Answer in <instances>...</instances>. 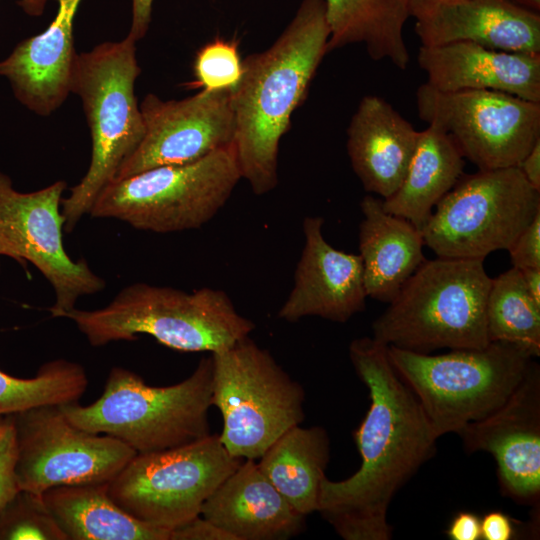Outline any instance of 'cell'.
<instances>
[{
  "mask_svg": "<svg viewBox=\"0 0 540 540\" xmlns=\"http://www.w3.org/2000/svg\"><path fill=\"white\" fill-rule=\"evenodd\" d=\"M67 540L42 495L20 489L0 508V540Z\"/></svg>",
  "mask_w": 540,
  "mask_h": 540,
  "instance_id": "obj_30",
  "label": "cell"
},
{
  "mask_svg": "<svg viewBox=\"0 0 540 540\" xmlns=\"http://www.w3.org/2000/svg\"><path fill=\"white\" fill-rule=\"evenodd\" d=\"M64 181L31 193L16 191L0 173V255L38 268L55 291L53 317L75 308L79 297L105 287L104 280L83 259L72 260L63 245L65 218L60 211Z\"/></svg>",
  "mask_w": 540,
  "mask_h": 540,
  "instance_id": "obj_14",
  "label": "cell"
},
{
  "mask_svg": "<svg viewBox=\"0 0 540 540\" xmlns=\"http://www.w3.org/2000/svg\"><path fill=\"white\" fill-rule=\"evenodd\" d=\"M420 119L445 131L479 170L518 166L540 141V103L494 90L416 91Z\"/></svg>",
  "mask_w": 540,
  "mask_h": 540,
  "instance_id": "obj_12",
  "label": "cell"
},
{
  "mask_svg": "<svg viewBox=\"0 0 540 540\" xmlns=\"http://www.w3.org/2000/svg\"><path fill=\"white\" fill-rule=\"evenodd\" d=\"M512 267L540 268V212L509 247Z\"/></svg>",
  "mask_w": 540,
  "mask_h": 540,
  "instance_id": "obj_33",
  "label": "cell"
},
{
  "mask_svg": "<svg viewBox=\"0 0 540 540\" xmlns=\"http://www.w3.org/2000/svg\"><path fill=\"white\" fill-rule=\"evenodd\" d=\"M63 317L72 320L92 346L147 334L182 352H218L255 328L222 290L185 292L145 283L123 288L104 308H74Z\"/></svg>",
  "mask_w": 540,
  "mask_h": 540,
  "instance_id": "obj_3",
  "label": "cell"
},
{
  "mask_svg": "<svg viewBox=\"0 0 540 540\" xmlns=\"http://www.w3.org/2000/svg\"><path fill=\"white\" fill-rule=\"evenodd\" d=\"M330 27L328 52L362 43L370 57L406 69L410 55L403 27L411 16L408 0H324Z\"/></svg>",
  "mask_w": 540,
  "mask_h": 540,
  "instance_id": "obj_27",
  "label": "cell"
},
{
  "mask_svg": "<svg viewBox=\"0 0 540 540\" xmlns=\"http://www.w3.org/2000/svg\"><path fill=\"white\" fill-rule=\"evenodd\" d=\"M347 136L351 165L364 189L381 199L391 196L406 175L419 131L386 100L367 95L351 118Z\"/></svg>",
  "mask_w": 540,
  "mask_h": 540,
  "instance_id": "obj_22",
  "label": "cell"
},
{
  "mask_svg": "<svg viewBox=\"0 0 540 540\" xmlns=\"http://www.w3.org/2000/svg\"><path fill=\"white\" fill-rule=\"evenodd\" d=\"M17 458L13 414L0 416V508L19 490L15 467Z\"/></svg>",
  "mask_w": 540,
  "mask_h": 540,
  "instance_id": "obj_32",
  "label": "cell"
},
{
  "mask_svg": "<svg viewBox=\"0 0 540 540\" xmlns=\"http://www.w3.org/2000/svg\"><path fill=\"white\" fill-rule=\"evenodd\" d=\"M200 515L236 540H285L305 528V516L290 506L254 460L243 461L214 490Z\"/></svg>",
  "mask_w": 540,
  "mask_h": 540,
  "instance_id": "obj_21",
  "label": "cell"
},
{
  "mask_svg": "<svg viewBox=\"0 0 540 540\" xmlns=\"http://www.w3.org/2000/svg\"><path fill=\"white\" fill-rule=\"evenodd\" d=\"M329 38L324 0H304L274 44L242 62L232 91L233 147L241 177L257 195L278 183L279 142L328 52Z\"/></svg>",
  "mask_w": 540,
  "mask_h": 540,
  "instance_id": "obj_2",
  "label": "cell"
},
{
  "mask_svg": "<svg viewBox=\"0 0 540 540\" xmlns=\"http://www.w3.org/2000/svg\"><path fill=\"white\" fill-rule=\"evenodd\" d=\"M516 531L515 521L501 511H490L481 518V539L511 540Z\"/></svg>",
  "mask_w": 540,
  "mask_h": 540,
  "instance_id": "obj_35",
  "label": "cell"
},
{
  "mask_svg": "<svg viewBox=\"0 0 540 540\" xmlns=\"http://www.w3.org/2000/svg\"><path fill=\"white\" fill-rule=\"evenodd\" d=\"M387 355L437 438L458 434L499 408L533 363L529 354L504 342L438 355L387 346Z\"/></svg>",
  "mask_w": 540,
  "mask_h": 540,
  "instance_id": "obj_7",
  "label": "cell"
},
{
  "mask_svg": "<svg viewBox=\"0 0 540 540\" xmlns=\"http://www.w3.org/2000/svg\"><path fill=\"white\" fill-rule=\"evenodd\" d=\"M422 46L471 42L487 48L540 53V16L510 0H448L415 8Z\"/></svg>",
  "mask_w": 540,
  "mask_h": 540,
  "instance_id": "obj_18",
  "label": "cell"
},
{
  "mask_svg": "<svg viewBox=\"0 0 540 540\" xmlns=\"http://www.w3.org/2000/svg\"><path fill=\"white\" fill-rule=\"evenodd\" d=\"M324 220H303L305 244L294 284L278 317L295 322L306 316L344 323L364 310L367 298L359 254L346 253L329 244L322 233Z\"/></svg>",
  "mask_w": 540,
  "mask_h": 540,
  "instance_id": "obj_17",
  "label": "cell"
},
{
  "mask_svg": "<svg viewBox=\"0 0 540 540\" xmlns=\"http://www.w3.org/2000/svg\"><path fill=\"white\" fill-rule=\"evenodd\" d=\"M211 359L212 405L223 418L219 438L232 456L255 461L304 420L302 386L249 337Z\"/></svg>",
  "mask_w": 540,
  "mask_h": 540,
  "instance_id": "obj_8",
  "label": "cell"
},
{
  "mask_svg": "<svg viewBox=\"0 0 540 540\" xmlns=\"http://www.w3.org/2000/svg\"><path fill=\"white\" fill-rule=\"evenodd\" d=\"M243 73L238 44L216 39L203 46L194 62L197 86L205 90L229 89L234 91Z\"/></svg>",
  "mask_w": 540,
  "mask_h": 540,
  "instance_id": "obj_31",
  "label": "cell"
},
{
  "mask_svg": "<svg viewBox=\"0 0 540 540\" xmlns=\"http://www.w3.org/2000/svg\"><path fill=\"white\" fill-rule=\"evenodd\" d=\"M540 212V190L518 166L462 175L422 228L437 257L481 259L508 250Z\"/></svg>",
  "mask_w": 540,
  "mask_h": 540,
  "instance_id": "obj_10",
  "label": "cell"
},
{
  "mask_svg": "<svg viewBox=\"0 0 540 540\" xmlns=\"http://www.w3.org/2000/svg\"><path fill=\"white\" fill-rule=\"evenodd\" d=\"M329 457L330 441L324 428L296 425L266 450L257 465L290 506L306 517L318 510Z\"/></svg>",
  "mask_w": 540,
  "mask_h": 540,
  "instance_id": "obj_26",
  "label": "cell"
},
{
  "mask_svg": "<svg viewBox=\"0 0 540 540\" xmlns=\"http://www.w3.org/2000/svg\"><path fill=\"white\" fill-rule=\"evenodd\" d=\"M243 462L219 435L137 453L108 483L114 502L138 520L171 531L201 514L214 490Z\"/></svg>",
  "mask_w": 540,
  "mask_h": 540,
  "instance_id": "obj_11",
  "label": "cell"
},
{
  "mask_svg": "<svg viewBox=\"0 0 540 540\" xmlns=\"http://www.w3.org/2000/svg\"><path fill=\"white\" fill-rule=\"evenodd\" d=\"M1 256V255H0Z\"/></svg>",
  "mask_w": 540,
  "mask_h": 540,
  "instance_id": "obj_43",
  "label": "cell"
},
{
  "mask_svg": "<svg viewBox=\"0 0 540 540\" xmlns=\"http://www.w3.org/2000/svg\"><path fill=\"white\" fill-rule=\"evenodd\" d=\"M370 407L354 431L360 468L349 478L321 482L318 510L344 540H389L393 497L432 457L437 437L413 392L392 367L387 346L373 337L349 345Z\"/></svg>",
  "mask_w": 540,
  "mask_h": 540,
  "instance_id": "obj_1",
  "label": "cell"
},
{
  "mask_svg": "<svg viewBox=\"0 0 540 540\" xmlns=\"http://www.w3.org/2000/svg\"><path fill=\"white\" fill-rule=\"evenodd\" d=\"M451 540H480L481 518L469 511H460L452 518L446 530Z\"/></svg>",
  "mask_w": 540,
  "mask_h": 540,
  "instance_id": "obj_36",
  "label": "cell"
},
{
  "mask_svg": "<svg viewBox=\"0 0 540 540\" xmlns=\"http://www.w3.org/2000/svg\"><path fill=\"white\" fill-rule=\"evenodd\" d=\"M517 1L518 3H521L525 6H528L529 8L533 9V10H539L540 8V0H515Z\"/></svg>",
  "mask_w": 540,
  "mask_h": 540,
  "instance_id": "obj_42",
  "label": "cell"
},
{
  "mask_svg": "<svg viewBox=\"0 0 540 540\" xmlns=\"http://www.w3.org/2000/svg\"><path fill=\"white\" fill-rule=\"evenodd\" d=\"M108 483L61 485L42 494L67 540H170V531L144 523L117 505Z\"/></svg>",
  "mask_w": 540,
  "mask_h": 540,
  "instance_id": "obj_24",
  "label": "cell"
},
{
  "mask_svg": "<svg viewBox=\"0 0 540 540\" xmlns=\"http://www.w3.org/2000/svg\"><path fill=\"white\" fill-rule=\"evenodd\" d=\"M56 17L44 32L19 43L0 62L18 100L35 113L47 116L71 92L77 54L73 45V19L81 0H57Z\"/></svg>",
  "mask_w": 540,
  "mask_h": 540,
  "instance_id": "obj_20",
  "label": "cell"
},
{
  "mask_svg": "<svg viewBox=\"0 0 540 540\" xmlns=\"http://www.w3.org/2000/svg\"><path fill=\"white\" fill-rule=\"evenodd\" d=\"M135 41L106 42L77 54L71 92L83 103L92 138L91 162L82 180L61 200L64 230L71 232L89 214L101 191L116 178L144 134L143 117L134 93L140 68Z\"/></svg>",
  "mask_w": 540,
  "mask_h": 540,
  "instance_id": "obj_6",
  "label": "cell"
},
{
  "mask_svg": "<svg viewBox=\"0 0 540 540\" xmlns=\"http://www.w3.org/2000/svg\"><path fill=\"white\" fill-rule=\"evenodd\" d=\"M170 540H236L201 515L170 531Z\"/></svg>",
  "mask_w": 540,
  "mask_h": 540,
  "instance_id": "obj_34",
  "label": "cell"
},
{
  "mask_svg": "<svg viewBox=\"0 0 540 540\" xmlns=\"http://www.w3.org/2000/svg\"><path fill=\"white\" fill-rule=\"evenodd\" d=\"M518 167L526 180L540 190V141L527 153Z\"/></svg>",
  "mask_w": 540,
  "mask_h": 540,
  "instance_id": "obj_38",
  "label": "cell"
},
{
  "mask_svg": "<svg viewBox=\"0 0 540 540\" xmlns=\"http://www.w3.org/2000/svg\"><path fill=\"white\" fill-rule=\"evenodd\" d=\"M87 385L84 367L66 359L45 363L32 378H18L0 370V416L77 402Z\"/></svg>",
  "mask_w": 540,
  "mask_h": 540,
  "instance_id": "obj_29",
  "label": "cell"
},
{
  "mask_svg": "<svg viewBox=\"0 0 540 540\" xmlns=\"http://www.w3.org/2000/svg\"><path fill=\"white\" fill-rule=\"evenodd\" d=\"M20 489L42 495L75 484L110 482L137 454L121 440L73 424L59 406L13 414Z\"/></svg>",
  "mask_w": 540,
  "mask_h": 540,
  "instance_id": "obj_13",
  "label": "cell"
},
{
  "mask_svg": "<svg viewBox=\"0 0 540 540\" xmlns=\"http://www.w3.org/2000/svg\"><path fill=\"white\" fill-rule=\"evenodd\" d=\"M360 208L359 255L366 294L390 303L426 260L422 232L408 220L385 211L380 198L367 195Z\"/></svg>",
  "mask_w": 540,
  "mask_h": 540,
  "instance_id": "obj_23",
  "label": "cell"
},
{
  "mask_svg": "<svg viewBox=\"0 0 540 540\" xmlns=\"http://www.w3.org/2000/svg\"><path fill=\"white\" fill-rule=\"evenodd\" d=\"M46 0H21L20 4L31 14L41 13Z\"/></svg>",
  "mask_w": 540,
  "mask_h": 540,
  "instance_id": "obj_40",
  "label": "cell"
},
{
  "mask_svg": "<svg viewBox=\"0 0 540 540\" xmlns=\"http://www.w3.org/2000/svg\"><path fill=\"white\" fill-rule=\"evenodd\" d=\"M442 1H448V0H408L410 15H411V11L415 8L437 3V2H442Z\"/></svg>",
  "mask_w": 540,
  "mask_h": 540,
  "instance_id": "obj_41",
  "label": "cell"
},
{
  "mask_svg": "<svg viewBox=\"0 0 540 540\" xmlns=\"http://www.w3.org/2000/svg\"><path fill=\"white\" fill-rule=\"evenodd\" d=\"M458 435L468 452L490 453L502 494L536 509L540 501V369L529 371L508 399Z\"/></svg>",
  "mask_w": 540,
  "mask_h": 540,
  "instance_id": "obj_16",
  "label": "cell"
},
{
  "mask_svg": "<svg viewBox=\"0 0 540 540\" xmlns=\"http://www.w3.org/2000/svg\"><path fill=\"white\" fill-rule=\"evenodd\" d=\"M464 159L445 131L428 125L419 131L402 183L391 196L382 199L384 210L422 230L433 209L463 175Z\"/></svg>",
  "mask_w": 540,
  "mask_h": 540,
  "instance_id": "obj_25",
  "label": "cell"
},
{
  "mask_svg": "<svg viewBox=\"0 0 540 540\" xmlns=\"http://www.w3.org/2000/svg\"><path fill=\"white\" fill-rule=\"evenodd\" d=\"M140 111L144 137L115 180L159 166L190 164L233 145L232 90L203 89L183 100L169 101L148 94Z\"/></svg>",
  "mask_w": 540,
  "mask_h": 540,
  "instance_id": "obj_15",
  "label": "cell"
},
{
  "mask_svg": "<svg viewBox=\"0 0 540 540\" xmlns=\"http://www.w3.org/2000/svg\"><path fill=\"white\" fill-rule=\"evenodd\" d=\"M483 261L426 259L373 322L372 337L386 346L424 354L486 347L492 278Z\"/></svg>",
  "mask_w": 540,
  "mask_h": 540,
  "instance_id": "obj_4",
  "label": "cell"
},
{
  "mask_svg": "<svg viewBox=\"0 0 540 540\" xmlns=\"http://www.w3.org/2000/svg\"><path fill=\"white\" fill-rule=\"evenodd\" d=\"M520 273L526 291L540 305V268L520 269Z\"/></svg>",
  "mask_w": 540,
  "mask_h": 540,
  "instance_id": "obj_39",
  "label": "cell"
},
{
  "mask_svg": "<svg viewBox=\"0 0 540 540\" xmlns=\"http://www.w3.org/2000/svg\"><path fill=\"white\" fill-rule=\"evenodd\" d=\"M212 359L204 357L185 380L163 387L148 385L123 367H113L102 395L90 405H59L76 426L113 436L136 453L182 446L210 434Z\"/></svg>",
  "mask_w": 540,
  "mask_h": 540,
  "instance_id": "obj_5",
  "label": "cell"
},
{
  "mask_svg": "<svg viewBox=\"0 0 540 540\" xmlns=\"http://www.w3.org/2000/svg\"><path fill=\"white\" fill-rule=\"evenodd\" d=\"M490 342H504L540 355V305L526 291L520 270L511 267L492 279L486 303Z\"/></svg>",
  "mask_w": 540,
  "mask_h": 540,
  "instance_id": "obj_28",
  "label": "cell"
},
{
  "mask_svg": "<svg viewBox=\"0 0 540 540\" xmlns=\"http://www.w3.org/2000/svg\"><path fill=\"white\" fill-rule=\"evenodd\" d=\"M418 63L439 91L494 90L540 103V53L454 42L421 46Z\"/></svg>",
  "mask_w": 540,
  "mask_h": 540,
  "instance_id": "obj_19",
  "label": "cell"
},
{
  "mask_svg": "<svg viewBox=\"0 0 540 540\" xmlns=\"http://www.w3.org/2000/svg\"><path fill=\"white\" fill-rule=\"evenodd\" d=\"M241 178L231 145L190 164L159 166L114 180L89 214L156 233L197 229L225 205Z\"/></svg>",
  "mask_w": 540,
  "mask_h": 540,
  "instance_id": "obj_9",
  "label": "cell"
},
{
  "mask_svg": "<svg viewBox=\"0 0 540 540\" xmlns=\"http://www.w3.org/2000/svg\"><path fill=\"white\" fill-rule=\"evenodd\" d=\"M153 0H132V24L128 37L135 42L144 37L151 20Z\"/></svg>",
  "mask_w": 540,
  "mask_h": 540,
  "instance_id": "obj_37",
  "label": "cell"
}]
</instances>
